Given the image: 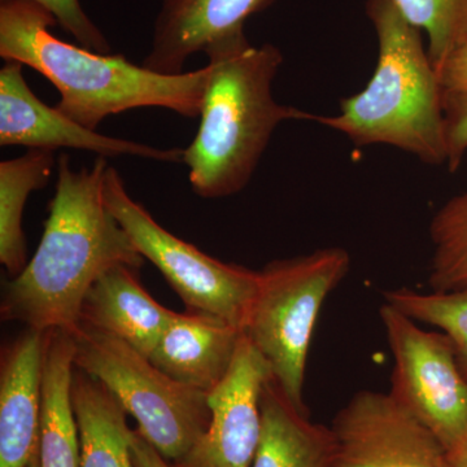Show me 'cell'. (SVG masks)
<instances>
[{"instance_id":"cell-10","label":"cell","mask_w":467,"mask_h":467,"mask_svg":"<svg viewBox=\"0 0 467 467\" xmlns=\"http://www.w3.org/2000/svg\"><path fill=\"white\" fill-rule=\"evenodd\" d=\"M0 69V146L29 150H88L98 158L133 156L162 162H182L183 150H164L86 128L43 103L24 77V66L5 60Z\"/></svg>"},{"instance_id":"cell-1","label":"cell","mask_w":467,"mask_h":467,"mask_svg":"<svg viewBox=\"0 0 467 467\" xmlns=\"http://www.w3.org/2000/svg\"><path fill=\"white\" fill-rule=\"evenodd\" d=\"M109 162L75 171L57 159V181L41 243L20 275L3 285L0 317L39 331L75 335L91 285L112 267L140 270L144 259L104 199Z\"/></svg>"},{"instance_id":"cell-21","label":"cell","mask_w":467,"mask_h":467,"mask_svg":"<svg viewBox=\"0 0 467 467\" xmlns=\"http://www.w3.org/2000/svg\"><path fill=\"white\" fill-rule=\"evenodd\" d=\"M384 303L413 318L435 326L451 337L467 378V290L423 294L410 288L383 292Z\"/></svg>"},{"instance_id":"cell-9","label":"cell","mask_w":467,"mask_h":467,"mask_svg":"<svg viewBox=\"0 0 467 467\" xmlns=\"http://www.w3.org/2000/svg\"><path fill=\"white\" fill-rule=\"evenodd\" d=\"M330 429L334 467H450L441 439L389 392H356Z\"/></svg>"},{"instance_id":"cell-13","label":"cell","mask_w":467,"mask_h":467,"mask_svg":"<svg viewBox=\"0 0 467 467\" xmlns=\"http://www.w3.org/2000/svg\"><path fill=\"white\" fill-rule=\"evenodd\" d=\"M48 331L26 327L0 358V467H27L38 451Z\"/></svg>"},{"instance_id":"cell-16","label":"cell","mask_w":467,"mask_h":467,"mask_svg":"<svg viewBox=\"0 0 467 467\" xmlns=\"http://www.w3.org/2000/svg\"><path fill=\"white\" fill-rule=\"evenodd\" d=\"M261 438L251 467H334L330 427L313 423L273 379L260 396Z\"/></svg>"},{"instance_id":"cell-15","label":"cell","mask_w":467,"mask_h":467,"mask_svg":"<svg viewBox=\"0 0 467 467\" xmlns=\"http://www.w3.org/2000/svg\"><path fill=\"white\" fill-rule=\"evenodd\" d=\"M138 270L112 267L98 278L82 303L79 326L122 340L150 358L173 317L138 281Z\"/></svg>"},{"instance_id":"cell-11","label":"cell","mask_w":467,"mask_h":467,"mask_svg":"<svg viewBox=\"0 0 467 467\" xmlns=\"http://www.w3.org/2000/svg\"><path fill=\"white\" fill-rule=\"evenodd\" d=\"M263 355L243 334L225 379L208 393L207 431L174 467H251L261 438L260 396L272 378Z\"/></svg>"},{"instance_id":"cell-14","label":"cell","mask_w":467,"mask_h":467,"mask_svg":"<svg viewBox=\"0 0 467 467\" xmlns=\"http://www.w3.org/2000/svg\"><path fill=\"white\" fill-rule=\"evenodd\" d=\"M243 334L216 316L174 312L149 358L175 382L208 395L229 374Z\"/></svg>"},{"instance_id":"cell-24","label":"cell","mask_w":467,"mask_h":467,"mask_svg":"<svg viewBox=\"0 0 467 467\" xmlns=\"http://www.w3.org/2000/svg\"><path fill=\"white\" fill-rule=\"evenodd\" d=\"M447 167L456 171L467 152V94L442 92Z\"/></svg>"},{"instance_id":"cell-22","label":"cell","mask_w":467,"mask_h":467,"mask_svg":"<svg viewBox=\"0 0 467 467\" xmlns=\"http://www.w3.org/2000/svg\"><path fill=\"white\" fill-rule=\"evenodd\" d=\"M405 20L429 36L435 69L467 41V0H393Z\"/></svg>"},{"instance_id":"cell-7","label":"cell","mask_w":467,"mask_h":467,"mask_svg":"<svg viewBox=\"0 0 467 467\" xmlns=\"http://www.w3.org/2000/svg\"><path fill=\"white\" fill-rule=\"evenodd\" d=\"M104 199L135 250L158 267L187 310L216 316L244 331L259 288V272L223 263L169 233L129 195L121 174L110 165L104 178Z\"/></svg>"},{"instance_id":"cell-23","label":"cell","mask_w":467,"mask_h":467,"mask_svg":"<svg viewBox=\"0 0 467 467\" xmlns=\"http://www.w3.org/2000/svg\"><path fill=\"white\" fill-rule=\"evenodd\" d=\"M50 12L57 26L69 33L77 43L99 54H112V46L103 32L86 14L81 0H32Z\"/></svg>"},{"instance_id":"cell-26","label":"cell","mask_w":467,"mask_h":467,"mask_svg":"<svg viewBox=\"0 0 467 467\" xmlns=\"http://www.w3.org/2000/svg\"><path fill=\"white\" fill-rule=\"evenodd\" d=\"M130 451L134 467H174L138 430L133 431Z\"/></svg>"},{"instance_id":"cell-5","label":"cell","mask_w":467,"mask_h":467,"mask_svg":"<svg viewBox=\"0 0 467 467\" xmlns=\"http://www.w3.org/2000/svg\"><path fill=\"white\" fill-rule=\"evenodd\" d=\"M348 251L322 248L275 260L259 275V288L244 334L266 359L273 379L301 413L310 342L326 299L348 275Z\"/></svg>"},{"instance_id":"cell-20","label":"cell","mask_w":467,"mask_h":467,"mask_svg":"<svg viewBox=\"0 0 467 467\" xmlns=\"http://www.w3.org/2000/svg\"><path fill=\"white\" fill-rule=\"evenodd\" d=\"M432 252L429 285L432 292L467 290V192L453 196L430 223Z\"/></svg>"},{"instance_id":"cell-3","label":"cell","mask_w":467,"mask_h":467,"mask_svg":"<svg viewBox=\"0 0 467 467\" xmlns=\"http://www.w3.org/2000/svg\"><path fill=\"white\" fill-rule=\"evenodd\" d=\"M209 76L201 125L182 164L189 168L192 192L204 199L238 193L256 171L275 129L288 119L315 115L284 106L272 85L284 55L272 43L252 46L244 32L214 43L204 52Z\"/></svg>"},{"instance_id":"cell-28","label":"cell","mask_w":467,"mask_h":467,"mask_svg":"<svg viewBox=\"0 0 467 467\" xmlns=\"http://www.w3.org/2000/svg\"><path fill=\"white\" fill-rule=\"evenodd\" d=\"M27 467H41V466H39L38 451H36V453L34 454V457H33L32 461H30L29 465H27Z\"/></svg>"},{"instance_id":"cell-6","label":"cell","mask_w":467,"mask_h":467,"mask_svg":"<svg viewBox=\"0 0 467 467\" xmlns=\"http://www.w3.org/2000/svg\"><path fill=\"white\" fill-rule=\"evenodd\" d=\"M75 368L100 380L138 422L137 430L174 463L211 425L207 393L175 382L149 358L112 335L79 326Z\"/></svg>"},{"instance_id":"cell-2","label":"cell","mask_w":467,"mask_h":467,"mask_svg":"<svg viewBox=\"0 0 467 467\" xmlns=\"http://www.w3.org/2000/svg\"><path fill=\"white\" fill-rule=\"evenodd\" d=\"M50 12L32 0H0V57L18 61L47 78L61 113L91 130L104 119L135 109H164L201 116L209 67L160 75L121 54H99L61 41Z\"/></svg>"},{"instance_id":"cell-8","label":"cell","mask_w":467,"mask_h":467,"mask_svg":"<svg viewBox=\"0 0 467 467\" xmlns=\"http://www.w3.org/2000/svg\"><path fill=\"white\" fill-rule=\"evenodd\" d=\"M395 359L392 398L451 447L467 427V378L445 333L425 331L417 321L383 303L379 309Z\"/></svg>"},{"instance_id":"cell-19","label":"cell","mask_w":467,"mask_h":467,"mask_svg":"<svg viewBox=\"0 0 467 467\" xmlns=\"http://www.w3.org/2000/svg\"><path fill=\"white\" fill-rule=\"evenodd\" d=\"M55 164L54 150H27L0 162V263L9 275H20L27 265L24 209L30 193L48 183Z\"/></svg>"},{"instance_id":"cell-18","label":"cell","mask_w":467,"mask_h":467,"mask_svg":"<svg viewBox=\"0 0 467 467\" xmlns=\"http://www.w3.org/2000/svg\"><path fill=\"white\" fill-rule=\"evenodd\" d=\"M72 402L81 447V467H134L126 410L100 380L75 368Z\"/></svg>"},{"instance_id":"cell-25","label":"cell","mask_w":467,"mask_h":467,"mask_svg":"<svg viewBox=\"0 0 467 467\" xmlns=\"http://www.w3.org/2000/svg\"><path fill=\"white\" fill-rule=\"evenodd\" d=\"M442 92L467 94V41L436 67Z\"/></svg>"},{"instance_id":"cell-12","label":"cell","mask_w":467,"mask_h":467,"mask_svg":"<svg viewBox=\"0 0 467 467\" xmlns=\"http://www.w3.org/2000/svg\"><path fill=\"white\" fill-rule=\"evenodd\" d=\"M276 0H161L150 47L142 66L160 75H181L187 60L214 43L244 32L254 15Z\"/></svg>"},{"instance_id":"cell-27","label":"cell","mask_w":467,"mask_h":467,"mask_svg":"<svg viewBox=\"0 0 467 467\" xmlns=\"http://www.w3.org/2000/svg\"><path fill=\"white\" fill-rule=\"evenodd\" d=\"M447 462L450 467H467V427L460 438L448 448Z\"/></svg>"},{"instance_id":"cell-17","label":"cell","mask_w":467,"mask_h":467,"mask_svg":"<svg viewBox=\"0 0 467 467\" xmlns=\"http://www.w3.org/2000/svg\"><path fill=\"white\" fill-rule=\"evenodd\" d=\"M76 342L66 331H48L42 379L38 456L41 467H81V447L72 402Z\"/></svg>"},{"instance_id":"cell-4","label":"cell","mask_w":467,"mask_h":467,"mask_svg":"<svg viewBox=\"0 0 467 467\" xmlns=\"http://www.w3.org/2000/svg\"><path fill=\"white\" fill-rule=\"evenodd\" d=\"M367 14L378 41L374 75L364 90L342 100L339 115H315L313 121L356 146L386 144L425 164H447L442 88L420 30L393 0H367Z\"/></svg>"}]
</instances>
